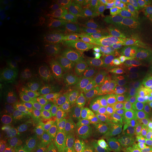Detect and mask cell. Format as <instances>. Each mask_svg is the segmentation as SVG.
Segmentation results:
<instances>
[{
  "label": "cell",
  "mask_w": 152,
  "mask_h": 152,
  "mask_svg": "<svg viewBox=\"0 0 152 152\" xmlns=\"http://www.w3.org/2000/svg\"><path fill=\"white\" fill-rule=\"evenodd\" d=\"M109 105L120 109H147L152 107V80L131 77L115 82L108 89Z\"/></svg>",
  "instance_id": "6da1fadb"
},
{
  "label": "cell",
  "mask_w": 152,
  "mask_h": 152,
  "mask_svg": "<svg viewBox=\"0 0 152 152\" xmlns=\"http://www.w3.org/2000/svg\"><path fill=\"white\" fill-rule=\"evenodd\" d=\"M111 123L120 140L139 142L152 126V117L147 109H120L111 112Z\"/></svg>",
  "instance_id": "7a4b0ae2"
},
{
  "label": "cell",
  "mask_w": 152,
  "mask_h": 152,
  "mask_svg": "<svg viewBox=\"0 0 152 152\" xmlns=\"http://www.w3.org/2000/svg\"><path fill=\"white\" fill-rule=\"evenodd\" d=\"M80 52V64L83 66L104 65L113 56V47L103 39L75 43Z\"/></svg>",
  "instance_id": "3957f363"
},
{
  "label": "cell",
  "mask_w": 152,
  "mask_h": 152,
  "mask_svg": "<svg viewBox=\"0 0 152 152\" xmlns=\"http://www.w3.org/2000/svg\"><path fill=\"white\" fill-rule=\"evenodd\" d=\"M118 66L125 70L148 69L152 68V48L125 43L120 49Z\"/></svg>",
  "instance_id": "277c9868"
},
{
  "label": "cell",
  "mask_w": 152,
  "mask_h": 152,
  "mask_svg": "<svg viewBox=\"0 0 152 152\" xmlns=\"http://www.w3.org/2000/svg\"><path fill=\"white\" fill-rule=\"evenodd\" d=\"M52 128L58 134L73 141H80L90 135V132L75 117L57 114L50 120Z\"/></svg>",
  "instance_id": "5b68a950"
},
{
  "label": "cell",
  "mask_w": 152,
  "mask_h": 152,
  "mask_svg": "<svg viewBox=\"0 0 152 152\" xmlns=\"http://www.w3.org/2000/svg\"><path fill=\"white\" fill-rule=\"evenodd\" d=\"M117 38L125 43L149 46L152 44V18L137 27L126 28Z\"/></svg>",
  "instance_id": "8992f818"
},
{
  "label": "cell",
  "mask_w": 152,
  "mask_h": 152,
  "mask_svg": "<svg viewBox=\"0 0 152 152\" xmlns=\"http://www.w3.org/2000/svg\"><path fill=\"white\" fill-rule=\"evenodd\" d=\"M4 132L7 140L16 144L26 143L29 141L30 135L28 129L21 123L16 121L4 120L1 122Z\"/></svg>",
  "instance_id": "52a82bcc"
},
{
  "label": "cell",
  "mask_w": 152,
  "mask_h": 152,
  "mask_svg": "<svg viewBox=\"0 0 152 152\" xmlns=\"http://www.w3.org/2000/svg\"><path fill=\"white\" fill-rule=\"evenodd\" d=\"M87 32L100 39L103 37L111 38L116 36L118 30L115 26L107 23L104 20L98 18L89 19L85 23Z\"/></svg>",
  "instance_id": "ba28073f"
},
{
  "label": "cell",
  "mask_w": 152,
  "mask_h": 152,
  "mask_svg": "<svg viewBox=\"0 0 152 152\" xmlns=\"http://www.w3.org/2000/svg\"><path fill=\"white\" fill-rule=\"evenodd\" d=\"M151 18V15L137 3L123 16V21L128 25L129 28H135L147 22Z\"/></svg>",
  "instance_id": "9c48e42d"
},
{
  "label": "cell",
  "mask_w": 152,
  "mask_h": 152,
  "mask_svg": "<svg viewBox=\"0 0 152 152\" xmlns=\"http://www.w3.org/2000/svg\"><path fill=\"white\" fill-rule=\"evenodd\" d=\"M121 10V7L118 4L113 1H106L94 7V14L96 18L106 21L118 16Z\"/></svg>",
  "instance_id": "30bf717a"
},
{
  "label": "cell",
  "mask_w": 152,
  "mask_h": 152,
  "mask_svg": "<svg viewBox=\"0 0 152 152\" xmlns=\"http://www.w3.org/2000/svg\"><path fill=\"white\" fill-rule=\"evenodd\" d=\"M40 114L46 119L50 120L61 109L62 104L56 99H46L41 102Z\"/></svg>",
  "instance_id": "8fae6325"
},
{
  "label": "cell",
  "mask_w": 152,
  "mask_h": 152,
  "mask_svg": "<svg viewBox=\"0 0 152 152\" xmlns=\"http://www.w3.org/2000/svg\"><path fill=\"white\" fill-rule=\"evenodd\" d=\"M74 117L85 128H99V119L92 113L85 110H77L74 112Z\"/></svg>",
  "instance_id": "7c38bea8"
},
{
  "label": "cell",
  "mask_w": 152,
  "mask_h": 152,
  "mask_svg": "<svg viewBox=\"0 0 152 152\" xmlns=\"http://www.w3.org/2000/svg\"><path fill=\"white\" fill-rule=\"evenodd\" d=\"M18 106L22 111L30 114L40 113L42 103L32 96H24L19 98Z\"/></svg>",
  "instance_id": "4fadbf2b"
},
{
  "label": "cell",
  "mask_w": 152,
  "mask_h": 152,
  "mask_svg": "<svg viewBox=\"0 0 152 152\" xmlns=\"http://www.w3.org/2000/svg\"><path fill=\"white\" fill-rule=\"evenodd\" d=\"M32 147L37 152H56V146L52 140L46 138L37 139L32 144Z\"/></svg>",
  "instance_id": "5bb4252c"
},
{
  "label": "cell",
  "mask_w": 152,
  "mask_h": 152,
  "mask_svg": "<svg viewBox=\"0 0 152 152\" xmlns=\"http://www.w3.org/2000/svg\"><path fill=\"white\" fill-rule=\"evenodd\" d=\"M70 37L72 40L75 42V43L80 42H91L99 39L96 36L93 35L92 34L89 33V32L84 31H75L71 33Z\"/></svg>",
  "instance_id": "9a60e30c"
},
{
  "label": "cell",
  "mask_w": 152,
  "mask_h": 152,
  "mask_svg": "<svg viewBox=\"0 0 152 152\" xmlns=\"http://www.w3.org/2000/svg\"><path fill=\"white\" fill-rule=\"evenodd\" d=\"M14 25L11 21L5 20L1 17V23H0V41H3L4 39L8 37L9 36L12 35L14 32Z\"/></svg>",
  "instance_id": "2e32d148"
},
{
  "label": "cell",
  "mask_w": 152,
  "mask_h": 152,
  "mask_svg": "<svg viewBox=\"0 0 152 152\" xmlns=\"http://www.w3.org/2000/svg\"><path fill=\"white\" fill-rule=\"evenodd\" d=\"M77 52L73 49H64L61 51L59 60L64 64H69L73 63L77 58Z\"/></svg>",
  "instance_id": "e0dca14e"
},
{
  "label": "cell",
  "mask_w": 152,
  "mask_h": 152,
  "mask_svg": "<svg viewBox=\"0 0 152 152\" xmlns=\"http://www.w3.org/2000/svg\"><path fill=\"white\" fill-rule=\"evenodd\" d=\"M3 4L4 8L8 10L9 12L16 13L20 12L23 9V3L20 0H9V1H4Z\"/></svg>",
  "instance_id": "ac0fdd59"
},
{
  "label": "cell",
  "mask_w": 152,
  "mask_h": 152,
  "mask_svg": "<svg viewBox=\"0 0 152 152\" xmlns=\"http://www.w3.org/2000/svg\"><path fill=\"white\" fill-rule=\"evenodd\" d=\"M17 42H18V36L16 34H12L1 42V44H0L1 49L4 52L10 50L17 43Z\"/></svg>",
  "instance_id": "d6986e66"
},
{
  "label": "cell",
  "mask_w": 152,
  "mask_h": 152,
  "mask_svg": "<svg viewBox=\"0 0 152 152\" xmlns=\"http://www.w3.org/2000/svg\"><path fill=\"white\" fill-rule=\"evenodd\" d=\"M40 28L43 31L47 33H54L59 30V25L57 22L45 20L40 23Z\"/></svg>",
  "instance_id": "ffe728a7"
},
{
  "label": "cell",
  "mask_w": 152,
  "mask_h": 152,
  "mask_svg": "<svg viewBox=\"0 0 152 152\" xmlns=\"http://www.w3.org/2000/svg\"><path fill=\"white\" fill-rule=\"evenodd\" d=\"M137 148L140 152H152V137H144L138 142Z\"/></svg>",
  "instance_id": "44dd1931"
},
{
  "label": "cell",
  "mask_w": 152,
  "mask_h": 152,
  "mask_svg": "<svg viewBox=\"0 0 152 152\" xmlns=\"http://www.w3.org/2000/svg\"><path fill=\"white\" fill-rule=\"evenodd\" d=\"M43 16L47 20L57 22L60 19V13L56 9L47 8L43 11Z\"/></svg>",
  "instance_id": "7402d4cb"
},
{
  "label": "cell",
  "mask_w": 152,
  "mask_h": 152,
  "mask_svg": "<svg viewBox=\"0 0 152 152\" xmlns=\"http://www.w3.org/2000/svg\"><path fill=\"white\" fill-rule=\"evenodd\" d=\"M24 70L30 74H35V75L42 74L45 71V68H43V66H40V64H33V63L25 64Z\"/></svg>",
  "instance_id": "603a6c76"
},
{
  "label": "cell",
  "mask_w": 152,
  "mask_h": 152,
  "mask_svg": "<svg viewBox=\"0 0 152 152\" xmlns=\"http://www.w3.org/2000/svg\"><path fill=\"white\" fill-rule=\"evenodd\" d=\"M38 15H39L38 10L34 7H30L26 9V16L24 24L26 26H30V24L33 23Z\"/></svg>",
  "instance_id": "cb8c5ba5"
},
{
  "label": "cell",
  "mask_w": 152,
  "mask_h": 152,
  "mask_svg": "<svg viewBox=\"0 0 152 152\" xmlns=\"http://www.w3.org/2000/svg\"><path fill=\"white\" fill-rule=\"evenodd\" d=\"M26 16V10H23L20 12L16 13L11 17V23L14 25V26H18L24 23Z\"/></svg>",
  "instance_id": "d4e9b609"
},
{
  "label": "cell",
  "mask_w": 152,
  "mask_h": 152,
  "mask_svg": "<svg viewBox=\"0 0 152 152\" xmlns=\"http://www.w3.org/2000/svg\"><path fill=\"white\" fill-rule=\"evenodd\" d=\"M54 51L46 46H41L37 49V55L42 59L51 58L54 56Z\"/></svg>",
  "instance_id": "484cf974"
},
{
  "label": "cell",
  "mask_w": 152,
  "mask_h": 152,
  "mask_svg": "<svg viewBox=\"0 0 152 152\" xmlns=\"http://www.w3.org/2000/svg\"><path fill=\"white\" fill-rule=\"evenodd\" d=\"M44 45L45 46H46L49 48L53 49H55V50H64V45L61 42H60V41L57 40L56 39H49V38H47V39H45L44 41ZM66 49V48H65Z\"/></svg>",
  "instance_id": "4316f807"
},
{
  "label": "cell",
  "mask_w": 152,
  "mask_h": 152,
  "mask_svg": "<svg viewBox=\"0 0 152 152\" xmlns=\"http://www.w3.org/2000/svg\"><path fill=\"white\" fill-rule=\"evenodd\" d=\"M137 4L152 16V0H143L138 1Z\"/></svg>",
  "instance_id": "83f0119b"
},
{
  "label": "cell",
  "mask_w": 152,
  "mask_h": 152,
  "mask_svg": "<svg viewBox=\"0 0 152 152\" xmlns=\"http://www.w3.org/2000/svg\"><path fill=\"white\" fill-rule=\"evenodd\" d=\"M121 152H140L138 149L137 147L133 145V144H128V145L124 146L121 148Z\"/></svg>",
  "instance_id": "f1b7e54d"
},
{
  "label": "cell",
  "mask_w": 152,
  "mask_h": 152,
  "mask_svg": "<svg viewBox=\"0 0 152 152\" xmlns=\"http://www.w3.org/2000/svg\"><path fill=\"white\" fill-rule=\"evenodd\" d=\"M68 14H69V18L71 19H74L77 16V11H76L75 7L71 5L68 7Z\"/></svg>",
  "instance_id": "f546056e"
},
{
  "label": "cell",
  "mask_w": 152,
  "mask_h": 152,
  "mask_svg": "<svg viewBox=\"0 0 152 152\" xmlns=\"http://www.w3.org/2000/svg\"><path fill=\"white\" fill-rule=\"evenodd\" d=\"M16 152H37L33 147H22L16 149Z\"/></svg>",
  "instance_id": "4dcf8cb0"
},
{
  "label": "cell",
  "mask_w": 152,
  "mask_h": 152,
  "mask_svg": "<svg viewBox=\"0 0 152 152\" xmlns=\"http://www.w3.org/2000/svg\"><path fill=\"white\" fill-rule=\"evenodd\" d=\"M6 61H7V56L5 54L1 52L0 53V65L3 66L5 64Z\"/></svg>",
  "instance_id": "1f68e13d"
},
{
  "label": "cell",
  "mask_w": 152,
  "mask_h": 152,
  "mask_svg": "<svg viewBox=\"0 0 152 152\" xmlns=\"http://www.w3.org/2000/svg\"><path fill=\"white\" fill-rule=\"evenodd\" d=\"M35 2L36 1H35V0H23V4L26 6H32L34 4H35Z\"/></svg>",
  "instance_id": "d6a6232c"
},
{
  "label": "cell",
  "mask_w": 152,
  "mask_h": 152,
  "mask_svg": "<svg viewBox=\"0 0 152 152\" xmlns=\"http://www.w3.org/2000/svg\"><path fill=\"white\" fill-rule=\"evenodd\" d=\"M26 47V44L25 42H19L18 45H17L16 48L18 49V50H23L25 47Z\"/></svg>",
  "instance_id": "836d02e7"
},
{
  "label": "cell",
  "mask_w": 152,
  "mask_h": 152,
  "mask_svg": "<svg viewBox=\"0 0 152 152\" xmlns=\"http://www.w3.org/2000/svg\"><path fill=\"white\" fill-rule=\"evenodd\" d=\"M147 47H150V48H152V44H151V45H150L149 46H148Z\"/></svg>",
  "instance_id": "e575fe53"
},
{
  "label": "cell",
  "mask_w": 152,
  "mask_h": 152,
  "mask_svg": "<svg viewBox=\"0 0 152 152\" xmlns=\"http://www.w3.org/2000/svg\"><path fill=\"white\" fill-rule=\"evenodd\" d=\"M151 72H150V75L152 76V68H151Z\"/></svg>",
  "instance_id": "d590c367"
},
{
  "label": "cell",
  "mask_w": 152,
  "mask_h": 152,
  "mask_svg": "<svg viewBox=\"0 0 152 152\" xmlns=\"http://www.w3.org/2000/svg\"><path fill=\"white\" fill-rule=\"evenodd\" d=\"M151 134H152V131H151Z\"/></svg>",
  "instance_id": "8d00e7d4"
}]
</instances>
